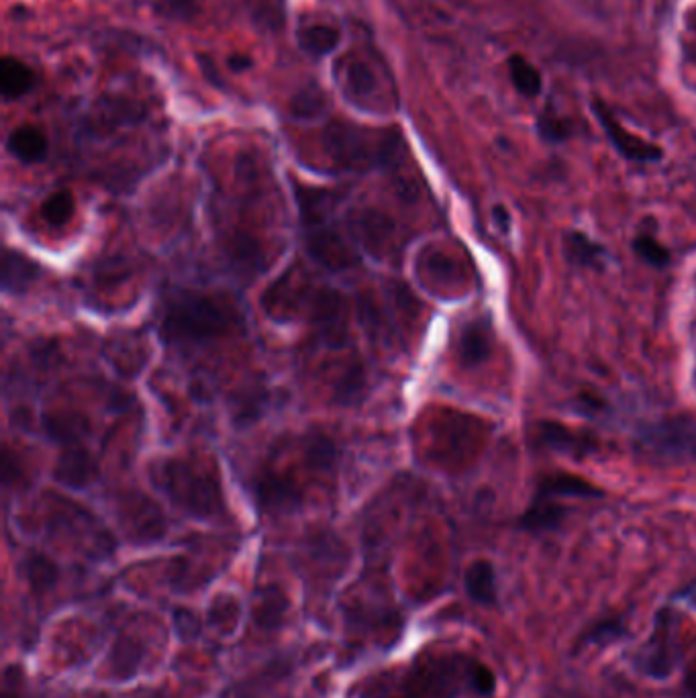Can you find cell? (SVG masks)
Returning a JSON list of instances; mask_svg holds the SVG:
<instances>
[{
	"mask_svg": "<svg viewBox=\"0 0 696 698\" xmlns=\"http://www.w3.org/2000/svg\"><path fill=\"white\" fill-rule=\"evenodd\" d=\"M158 488L172 505L194 519H213L225 511L217 466L198 460H164L152 468Z\"/></svg>",
	"mask_w": 696,
	"mask_h": 698,
	"instance_id": "obj_1",
	"label": "cell"
},
{
	"mask_svg": "<svg viewBox=\"0 0 696 698\" xmlns=\"http://www.w3.org/2000/svg\"><path fill=\"white\" fill-rule=\"evenodd\" d=\"M327 156L347 172H366L390 166L401 152V135L376 131L347 121H333L323 133Z\"/></svg>",
	"mask_w": 696,
	"mask_h": 698,
	"instance_id": "obj_2",
	"label": "cell"
},
{
	"mask_svg": "<svg viewBox=\"0 0 696 698\" xmlns=\"http://www.w3.org/2000/svg\"><path fill=\"white\" fill-rule=\"evenodd\" d=\"M237 323L233 309L209 294L180 292L166 307L162 335L174 343H201L227 335Z\"/></svg>",
	"mask_w": 696,
	"mask_h": 698,
	"instance_id": "obj_3",
	"label": "cell"
},
{
	"mask_svg": "<svg viewBox=\"0 0 696 698\" xmlns=\"http://www.w3.org/2000/svg\"><path fill=\"white\" fill-rule=\"evenodd\" d=\"M635 443L656 460H696V415L680 413L645 423L637 429Z\"/></svg>",
	"mask_w": 696,
	"mask_h": 698,
	"instance_id": "obj_4",
	"label": "cell"
},
{
	"mask_svg": "<svg viewBox=\"0 0 696 698\" xmlns=\"http://www.w3.org/2000/svg\"><path fill=\"white\" fill-rule=\"evenodd\" d=\"M117 517L129 539L137 543H156L166 535V517L162 509L141 492L119 494Z\"/></svg>",
	"mask_w": 696,
	"mask_h": 698,
	"instance_id": "obj_5",
	"label": "cell"
},
{
	"mask_svg": "<svg viewBox=\"0 0 696 698\" xmlns=\"http://www.w3.org/2000/svg\"><path fill=\"white\" fill-rule=\"evenodd\" d=\"M676 662L678 645L674 639V617L668 609H664L658 613L652 639L643 645L637 664L648 676L662 680L674 672Z\"/></svg>",
	"mask_w": 696,
	"mask_h": 698,
	"instance_id": "obj_6",
	"label": "cell"
},
{
	"mask_svg": "<svg viewBox=\"0 0 696 698\" xmlns=\"http://www.w3.org/2000/svg\"><path fill=\"white\" fill-rule=\"evenodd\" d=\"M592 111H594L596 119H599L601 127L605 129L609 141L613 143V147L623 158H627L631 162H639V164H650V162L662 160L664 152L658 145L645 141V139L633 135L631 131H627L619 123V119L601 101L592 103Z\"/></svg>",
	"mask_w": 696,
	"mask_h": 698,
	"instance_id": "obj_7",
	"label": "cell"
},
{
	"mask_svg": "<svg viewBox=\"0 0 696 698\" xmlns=\"http://www.w3.org/2000/svg\"><path fill=\"white\" fill-rule=\"evenodd\" d=\"M311 321L317 335L329 347H339L345 341V305L339 292L331 288L317 290L311 298Z\"/></svg>",
	"mask_w": 696,
	"mask_h": 698,
	"instance_id": "obj_8",
	"label": "cell"
},
{
	"mask_svg": "<svg viewBox=\"0 0 696 698\" xmlns=\"http://www.w3.org/2000/svg\"><path fill=\"white\" fill-rule=\"evenodd\" d=\"M254 492L260 509L272 515H290L303 505L301 490L274 472H262L256 478Z\"/></svg>",
	"mask_w": 696,
	"mask_h": 698,
	"instance_id": "obj_9",
	"label": "cell"
},
{
	"mask_svg": "<svg viewBox=\"0 0 696 698\" xmlns=\"http://www.w3.org/2000/svg\"><path fill=\"white\" fill-rule=\"evenodd\" d=\"M98 476H101V468L96 458L82 445H68L54 468V478L72 490L88 488Z\"/></svg>",
	"mask_w": 696,
	"mask_h": 698,
	"instance_id": "obj_10",
	"label": "cell"
},
{
	"mask_svg": "<svg viewBox=\"0 0 696 698\" xmlns=\"http://www.w3.org/2000/svg\"><path fill=\"white\" fill-rule=\"evenodd\" d=\"M307 245L311 258L327 270H347L356 262L343 239L329 225L307 229Z\"/></svg>",
	"mask_w": 696,
	"mask_h": 698,
	"instance_id": "obj_11",
	"label": "cell"
},
{
	"mask_svg": "<svg viewBox=\"0 0 696 698\" xmlns=\"http://www.w3.org/2000/svg\"><path fill=\"white\" fill-rule=\"evenodd\" d=\"M352 233L364 247V252L372 254L374 258H382L386 245L392 239L394 223L388 215L376 209H364L352 219Z\"/></svg>",
	"mask_w": 696,
	"mask_h": 698,
	"instance_id": "obj_12",
	"label": "cell"
},
{
	"mask_svg": "<svg viewBox=\"0 0 696 698\" xmlns=\"http://www.w3.org/2000/svg\"><path fill=\"white\" fill-rule=\"evenodd\" d=\"M537 441L541 445L548 447V450L566 454V456H576L584 458L586 454L594 452V439H590L584 433H576L564 425L558 423H539L537 425Z\"/></svg>",
	"mask_w": 696,
	"mask_h": 698,
	"instance_id": "obj_13",
	"label": "cell"
},
{
	"mask_svg": "<svg viewBox=\"0 0 696 698\" xmlns=\"http://www.w3.org/2000/svg\"><path fill=\"white\" fill-rule=\"evenodd\" d=\"M288 609H290V601L286 592L278 584H266L256 592L254 605H252V617L258 627L266 631H274L282 627Z\"/></svg>",
	"mask_w": 696,
	"mask_h": 698,
	"instance_id": "obj_14",
	"label": "cell"
},
{
	"mask_svg": "<svg viewBox=\"0 0 696 698\" xmlns=\"http://www.w3.org/2000/svg\"><path fill=\"white\" fill-rule=\"evenodd\" d=\"M296 201L298 209H301V217L307 229L329 225L331 211L337 205V198L333 192L323 188H305L296 186Z\"/></svg>",
	"mask_w": 696,
	"mask_h": 698,
	"instance_id": "obj_15",
	"label": "cell"
},
{
	"mask_svg": "<svg viewBox=\"0 0 696 698\" xmlns=\"http://www.w3.org/2000/svg\"><path fill=\"white\" fill-rule=\"evenodd\" d=\"M9 154L23 164H39L47 158V137L33 125H21L7 139Z\"/></svg>",
	"mask_w": 696,
	"mask_h": 698,
	"instance_id": "obj_16",
	"label": "cell"
},
{
	"mask_svg": "<svg viewBox=\"0 0 696 698\" xmlns=\"http://www.w3.org/2000/svg\"><path fill=\"white\" fill-rule=\"evenodd\" d=\"M39 266L15 249H5L3 254V290L9 294H21L33 286L39 278Z\"/></svg>",
	"mask_w": 696,
	"mask_h": 698,
	"instance_id": "obj_17",
	"label": "cell"
},
{
	"mask_svg": "<svg viewBox=\"0 0 696 698\" xmlns=\"http://www.w3.org/2000/svg\"><path fill=\"white\" fill-rule=\"evenodd\" d=\"M535 494H541V496H548V498H601L603 496V490L601 488H596L594 484L586 482L584 478H578V476H572V474H552V476H545Z\"/></svg>",
	"mask_w": 696,
	"mask_h": 698,
	"instance_id": "obj_18",
	"label": "cell"
},
{
	"mask_svg": "<svg viewBox=\"0 0 696 698\" xmlns=\"http://www.w3.org/2000/svg\"><path fill=\"white\" fill-rule=\"evenodd\" d=\"M564 507L556 503V498L533 494V501L525 515L521 517V527L527 531H552L564 521Z\"/></svg>",
	"mask_w": 696,
	"mask_h": 698,
	"instance_id": "obj_19",
	"label": "cell"
},
{
	"mask_svg": "<svg viewBox=\"0 0 696 698\" xmlns=\"http://www.w3.org/2000/svg\"><path fill=\"white\" fill-rule=\"evenodd\" d=\"M35 86V74L33 70L17 60V58H5L0 64V92H3L5 101H17L23 98L27 92H31Z\"/></svg>",
	"mask_w": 696,
	"mask_h": 698,
	"instance_id": "obj_20",
	"label": "cell"
},
{
	"mask_svg": "<svg viewBox=\"0 0 696 698\" xmlns=\"http://www.w3.org/2000/svg\"><path fill=\"white\" fill-rule=\"evenodd\" d=\"M464 586L468 596L478 605H494L496 603V578L494 568L486 560H476L468 566L464 576Z\"/></svg>",
	"mask_w": 696,
	"mask_h": 698,
	"instance_id": "obj_21",
	"label": "cell"
},
{
	"mask_svg": "<svg viewBox=\"0 0 696 698\" xmlns=\"http://www.w3.org/2000/svg\"><path fill=\"white\" fill-rule=\"evenodd\" d=\"M341 88L345 90L347 98H352L356 105H360L376 92V74L366 62L354 60L343 66Z\"/></svg>",
	"mask_w": 696,
	"mask_h": 698,
	"instance_id": "obj_22",
	"label": "cell"
},
{
	"mask_svg": "<svg viewBox=\"0 0 696 698\" xmlns=\"http://www.w3.org/2000/svg\"><path fill=\"white\" fill-rule=\"evenodd\" d=\"M341 41V33L327 25V23H313V25H305L298 31V45L305 54L313 56V58H325L331 52H335V47Z\"/></svg>",
	"mask_w": 696,
	"mask_h": 698,
	"instance_id": "obj_23",
	"label": "cell"
},
{
	"mask_svg": "<svg viewBox=\"0 0 696 698\" xmlns=\"http://www.w3.org/2000/svg\"><path fill=\"white\" fill-rule=\"evenodd\" d=\"M43 423L49 437L66 445H76L90 433V421L80 413H54L47 415Z\"/></svg>",
	"mask_w": 696,
	"mask_h": 698,
	"instance_id": "obj_24",
	"label": "cell"
},
{
	"mask_svg": "<svg viewBox=\"0 0 696 698\" xmlns=\"http://www.w3.org/2000/svg\"><path fill=\"white\" fill-rule=\"evenodd\" d=\"M566 256L570 262L584 268H603L607 260V249L590 239L586 233H570L566 237Z\"/></svg>",
	"mask_w": 696,
	"mask_h": 698,
	"instance_id": "obj_25",
	"label": "cell"
},
{
	"mask_svg": "<svg viewBox=\"0 0 696 698\" xmlns=\"http://www.w3.org/2000/svg\"><path fill=\"white\" fill-rule=\"evenodd\" d=\"M21 574L33 592H45L54 588L60 580V568L43 554H29L21 562Z\"/></svg>",
	"mask_w": 696,
	"mask_h": 698,
	"instance_id": "obj_26",
	"label": "cell"
},
{
	"mask_svg": "<svg viewBox=\"0 0 696 698\" xmlns=\"http://www.w3.org/2000/svg\"><path fill=\"white\" fill-rule=\"evenodd\" d=\"M227 254L233 262V266L241 272H260L264 270V252H262V245L250 237V235H245V233H237L231 243H229V249H227Z\"/></svg>",
	"mask_w": 696,
	"mask_h": 698,
	"instance_id": "obj_27",
	"label": "cell"
},
{
	"mask_svg": "<svg viewBox=\"0 0 696 698\" xmlns=\"http://www.w3.org/2000/svg\"><path fill=\"white\" fill-rule=\"evenodd\" d=\"M209 625L221 635V637H229L235 633V629L239 627L241 621V605L235 596L231 594H219L211 601L209 607Z\"/></svg>",
	"mask_w": 696,
	"mask_h": 698,
	"instance_id": "obj_28",
	"label": "cell"
},
{
	"mask_svg": "<svg viewBox=\"0 0 696 698\" xmlns=\"http://www.w3.org/2000/svg\"><path fill=\"white\" fill-rule=\"evenodd\" d=\"M327 107H329L327 96L317 84H307L305 88L298 90L290 101L292 117L301 121L319 119L321 115H325Z\"/></svg>",
	"mask_w": 696,
	"mask_h": 698,
	"instance_id": "obj_29",
	"label": "cell"
},
{
	"mask_svg": "<svg viewBox=\"0 0 696 698\" xmlns=\"http://www.w3.org/2000/svg\"><path fill=\"white\" fill-rule=\"evenodd\" d=\"M490 343H488V331L476 323L464 329L460 339V358L466 366H476L482 360L488 358Z\"/></svg>",
	"mask_w": 696,
	"mask_h": 698,
	"instance_id": "obj_30",
	"label": "cell"
},
{
	"mask_svg": "<svg viewBox=\"0 0 696 698\" xmlns=\"http://www.w3.org/2000/svg\"><path fill=\"white\" fill-rule=\"evenodd\" d=\"M305 458H307V464L311 468L321 470V472H329V470H333L335 460H337L335 443L323 433H311L307 437V443H305Z\"/></svg>",
	"mask_w": 696,
	"mask_h": 698,
	"instance_id": "obj_31",
	"label": "cell"
},
{
	"mask_svg": "<svg viewBox=\"0 0 696 698\" xmlns=\"http://www.w3.org/2000/svg\"><path fill=\"white\" fill-rule=\"evenodd\" d=\"M76 211L74 194L70 190H58L41 205V217L52 227L66 225Z\"/></svg>",
	"mask_w": 696,
	"mask_h": 698,
	"instance_id": "obj_32",
	"label": "cell"
},
{
	"mask_svg": "<svg viewBox=\"0 0 696 698\" xmlns=\"http://www.w3.org/2000/svg\"><path fill=\"white\" fill-rule=\"evenodd\" d=\"M509 74L515 88L523 96H537L541 90V76L533 64H529L523 56H513L509 60Z\"/></svg>",
	"mask_w": 696,
	"mask_h": 698,
	"instance_id": "obj_33",
	"label": "cell"
},
{
	"mask_svg": "<svg viewBox=\"0 0 696 698\" xmlns=\"http://www.w3.org/2000/svg\"><path fill=\"white\" fill-rule=\"evenodd\" d=\"M633 249L637 252V256L643 262H648L650 266L666 268L670 264L668 247H664L652 233H639L633 241Z\"/></svg>",
	"mask_w": 696,
	"mask_h": 698,
	"instance_id": "obj_34",
	"label": "cell"
},
{
	"mask_svg": "<svg viewBox=\"0 0 696 698\" xmlns=\"http://www.w3.org/2000/svg\"><path fill=\"white\" fill-rule=\"evenodd\" d=\"M366 386V378H364V368L362 364H354L350 370H347L341 378V382L337 384L335 390V398L343 405H354L360 401V396L364 392Z\"/></svg>",
	"mask_w": 696,
	"mask_h": 698,
	"instance_id": "obj_35",
	"label": "cell"
},
{
	"mask_svg": "<svg viewBox=\"0 0 696 698\" xmlns=\"http://www.w3.org/2000/svg\"><path fill=\"white\" fill-rule=\"evenodd\" d=\"M252 19L262 29H280L284 25V3L282 0H252Z\"/></svg>",
	"mask_w": 696,
	"mask_h": 698,
	"instance_id": "obj_36",
	"label": "cell"
},
{
	"mask_svg": "<svg viewBox=\"0 0 696 698\" xmlns=\"http://www.w3.org/2000/svg\"><path fill=\"white\" fill-rule=\"evenodd\" d=\"M152 7L168 19L188 21L198 13V0H149Z\"/></svg>",
	"mask_w": 696,
	"mask_h": 698,
	"instance_id": "obj_37",
	"label": "cell"
},
{
	"mask_svg": "<svg viewBox=\"0 0 696 698\" xmlns=\"http://www.w3.org/2000/svg\"><path fill=\"white\" fill-rule=\"evenodd\" d=\"M264 401L266 394L264 392H254V394H245L243 401L239 405V409L235 411V423L237 425H250L254 423L262 411H264Z\"/></svg>",
	"mask_w": 696,
	"mask_h": 698,
	"instance_id": "obj_38",
	"label": "cell"
},
{
	"mask_svg": "<svg viewBox=\"0 0 696 698\" xmlns=\"http://www.w3.org/2000/svg\"><path fill=\"white\" fill-rule=\"evenodd\" d=\"M113 658H115V670H127V676L131 674V668L139 664L141 650L133 641H119L113 647Z\"/></svg>",
	"mask_w": 696,
	"mask_h": 698,
	"instance_id": "obj_39",
	"label": "cell"
},
{
	"mask_svg": "<svg viewBox=\"0 0 696 698\" xmlns=\"http://www.w3.org/2000/svg\"><path fill=\"white\" fill-rule=\"evenodd\" d=\"M174 627L178 631V637H182L184 641L196 639L198 633H201V621L190 609H178L174 613Z\"/></svg>",
	"mask_w": 696,
	"mask_h": 698,
	"instance_id": "obj_40",
	"label": "cell"
},
{
	"mask_svg": "<svg viewBox=\"0 0 696 698\" xmlns=\"http://www.w3.org/2000/svg\"><path fill=\"white\" fill-rule=\"evenodd\" d=\"M623 633H625V629L621 627V623L617 619H613L607 623H599L592 631L584 633L582 643H607V641L621 637Z\"/></svg>",
	"mask_w": 696,
	"mask_h": 698,
	"instance_id": "obj_41",
	"label": "cell"
},
{
	"mask_svg": "<svg viewBox=\"0 0 696 698\" xmlns=\"http://www.w3.org/2000/svg\"><path fill=\"white\" fill-rule=\"evenodd\" d=\"M539 131L541 135L548 139V141H564L570 131H568V125L560 119H554L550 115H545L541 121H539Z\"/></svg>",
	"mask_w": 696,
	"mask_h": 698,
	"instance_id": "obj_42",
	"label": "cell"
},
{
	"mask_svg": "<svg viewBox=\"0 0 696 698\" xmlns=\"http://www.w3.org/2000/svg\"><path fill=\"white\" fill-rule=\"evenodd\" d=\"M472 686L476 688L478 694L488 696L496 688V676L486 666H476L474 672H472Z\"/></svg>",
	"mask_w": 696,
	"mask_h": 698,
	"instance_id": "obj_43",
	"label": "cell"
},
{
	"mask_svg": "<svg viewBox=\"0 0 696 698\" xmlns=\"http://www.w3.org/2000/svg\"><path fill=\"white\" fill-rule=\"evenodd\" d=\"M229 68L231 70H235V72H243V70H247V68H250L252 66V60L250 58H247V56H243V54H233L231 58H229Z\"/></svg>",
	"mask_w": 696,
	"mask_h": 698,
	"instance_id": "obj_44",
	"label": "cell"
},
{
	"mask_svg": "<svg viewBox=\"0 0 696 698\" xmlns=\"http://www.w3.org/2000/svg\"><path fill=\"white\" fill-rule=\"evenodd\" d=\"M684 690L688 698H696V668H690L684 678Z\"/></svg>",
	"mask_w": 696,
	"mask_h": 698,
	"instance_id": "obj_45",
	"label": "cell"
}]
</instances>
